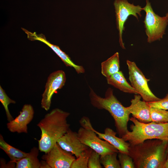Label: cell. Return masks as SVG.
I'll list each match as a JSON object with an SVG mask.
<instances>
[{"instance_id":"cell-1","label":"cell","mask_w":168,"mask_h":168,"mask_svg":"<svg viewBox=\"0 0 168 168\" xmlns=\"http://www.w3.org/2000/svg\"><path fill=\"white\" fill-rule=\"evenodd\" d=\"M168 141L148 139L130 145L128 155L136 168H163L167 156Z\"/></svg>"},{"instance_id":"cell-2","label":"cell","mask_w":168,"mask_h":168,"mask_svg":"<svg viewBox=\"0 0 168 168\" xmlns=\"http://www.w3.org/2000/svg\"><path fill=\"white\" fill-rule=\"evenodd\" d=\"M70 114L68 112L55 108L46 114L37 124L41 133L38 141L39 149L40 152H48L58 140L70 129V124L67 120Z\"/></svg>"},{"instance_id":"cell-3","label":"cell","mask_w":168,"mask_h":168,"mask_svg":"<svg viewBox=\"0 0 168 168\" xmlns=\"http://www.w3.org/2000/svg\"><path fill=\"white\" fill-rule=\"evenodd\" d=\"M89 96L91 105L98 109L108 111L113 118L117 132L121 138L128 131L127 125L130 113L119 101L110 88L106 91L105 97L98 95L90 87Z\"/></svg>"},{"instance_id":"cell-4","label":"cell","mask_w":168,"mask_h":168,"mask_svg":"<svg viewBox=\"0 0 168 168\" xmlns=\"http://www.w3.org/2000/svg\"><path fill=\"white\" fill-rule=\"evenodd\" d=\"M133 124L128 131L122 137L130 145H134L148 139H158L168 141V122L149 123L140 122L134 117L129 119Z\"/></svg>"},{"instance_id":"cell-5","label":"cell","mask_w":168,"mask_h":168,"mask_svg":"<svg viewBox=\"0 0 168 168\" xmlns=\"http://www.w3.org/2000/svg\"><path fill=\"white\" fill-rule=\"evenodd\" d=\"M146 5L142 8L146 12L144 23L147 42L151 43L162 39L168 23V18L161 17L154 12L149 0H146Z\"/></svg>"},{"instance_id":"cell-6","label":"cell","mask_w":168,"mask_h":168,"mask_svg":"<svg viewBox=\"0 0 168 168\" xmlns=\"http://www.w3.org/2000/svg\"><path fill=\"white\" fill-rule=\"evenodd\" d=\"M79 123L81 127L79 129L77 133L79 138L83 143L98 153L100 156L119 152L108 142L100 138L96 133L81 119Z\"/></svg>"},{"instance_id":"cell-7","label":"cell","mask_w":168,"mask_h":168,"mask_svg":"<svg viewBox=\"0 0 168 168\" xmlns=\"http://www.w3.org/2000/svg\"><path fill=\"white\" fill-rule=\"evenodd\" d=\"M128 70L129 79L132 86L143 100L147 102L158 101V98L152 92L148 85L149 79L146 78L134 62L126 61Z\"/></svg>"},{"instance_id":"cell-8","label":"cell","mask_w":168,"mask_h":168,"mask_svg":"<svg viewBox=\"0 0 168 168\" xmlns=\"http://www.w3.org/2000/svg\"><path fill=\"white\" fill-rule=\"evenodd\" d=\"M115 9L117 28L119 31V42L121 47L125 49L122 39V34L124 30V25L128 17L131 15L138 20L137 14L141 17L142 8L139 5H134L129 3L127 0H115L114 2Z\"/></svg>"},{"instance_id":"cell-9","label":"cell","mask_w":168,"mask_h":168,"mask_svg":"<svg viewBox=\"0 0 168 168\" xmlns=\"http://www.w3.org/2000/svg\"><path fill=\"white\" fill-rule=\"evenodd\" d=\"M41 158L50 168H70L76 157L70 152L63 149L57 143Z\"/></svg>"},{"instance_id":"cell-10","label":"cell","mask_w":168,"mask_h":168,"mask_svg":"<svg viewBox=\"0 0 168 168\" xmlns=\"http://www.w3.org/2000/svg\"><path fill=\"white\" fill-rule=\"evenodd\" d=\"M66 80L65 73L62 70L55 71L49 75L42 95L41 104L42 108L46 111L49 109L53 95L57 90L63 87Z\"/></svg>"},{"instance_id":"cell-11","label":"cell","mask_w":168,"mask_h":168,"mask_svg":"<svg viewBox=\"0 0 168 168\" xmlns=\"http://www.w3.org/2000/svg\"><path fill=\"white\" fill-rule=\"evenodd\" d=\"M34 114V110L31 105H24L20 112V114L7 123L8 129L12 133H27V125L32 120Z\"/></svg>"},{"instance_id":"cell-12","label":"cell","mask_w":168,"mask_h":168,"mask_svg":"<svg viewBox=\"0 0 168 168\" xmlns=\"http://www.w3.org/2000/svg\"><path fill=\"white\" fill-rule=\"evenodd\" d=\"M57 143L63 149L71 153L76 158L89 147L81 141L77 132L70 129L58 140Z\"/></svg>"},{"instance_id":"cell-13","label":"cell","mask_w":168,"mask_h":168,"mask_svg":"<svg viewBox=\"0 0 168 168\" xmlns=\"http://www.w3.org/2000/svg\"><path fill=\"white\" fill-rule=\"evenodd\" d=\"M22 29L26 34L29 40L39 41L49 47L60 57L67 67H73L78 74L84 73L85 69L82 66L74 63L68 55L62 51L58 46L50 43L44 35L42 34H37L35 32H32L24 28Z\"/></svg>"},{"instance_id":"cell-14","label":"cell","mask_w":168,"mask_h":168,"mask_svg":"<svg viewBox=\"0 0 168 168\" xmlns=\"http://www.w3.org/2000/svg\"><path fill=\"white\" fill-rule=\"evenodd\" d=\"M81 119L92 129L100 138L108 142L115 148L119 152L128 154L130 144L125 141L122 138L116 137V133L112 129L109 128H106L104 130V133H100L93 128L88 118L84 116Z\"/></svg>"},{"instance_id":"cell-15","label":"cell","mask_w":168,"mask_h":168,"mask_svg":"<svg viewBox=\"0 0 168 168\" xmlns=\"http://www.w3.org/2000/svg\"><path fill=\"white\" fill-rule=\"evenodd\" d=\"M141 96L135 94L131 100V105L126 107L127 110L133 117L139 121L144 123L152 122L150 116V106L147 102L141 101Z\"/></svg>"},{"instance_id":"cell-16","label":"cell","mask_w":168,"mask_h":168,"mask_svg":"<svg viewBox=\"0 0 168 168\" xmlns=\"http://www.w3.org/2000/svg\"><path fill=\"white\" fill-rule=\"evenodd\" d=\"M106 79L108 84L123 92L138 94L137 91L127 82L121 71H119Z\"/></svg>"},{"instance_id":"cell-17","label":"cell","mask_w":168,"mask_h":168,"mask_svg":"<svg viewBox=\"0 0 168 168\" xmlns=\"http://www.w3.org/2000/svg\"><path fill=\"white\" fill-rule=\"evenodd\" d=\"M39 149L33 147L26 157L15 162L16 168H40V161L38 158Z\"/></svg>"},{"instance_id":"cell-18","label":"cell","mask_w":168,"mask_h":168,"mask_svg":"<svg viewBox=\"0 0 168 168\" xmlns=\"http://www.w3.org/2000/svg\"><path fill=\"white\" fill-rule=\"evenodd\" d=\"M101 73L106 78L119 71L120 62L118 52H116L101 63Z\"/></svg>"},{"instance_id":"cell-19","label":"cell","mask_w":168,"mask_h":168,"mask_svg":"<svg viewBox=\"0 0 168 168\" xmlns=\"http://www.w3.org/2000/svg\"><path fill=\"white\" fill-rule=\"evenodd\" d=\"M0 148L8 156L10 162H15L26 156L28 153L22 151L14 147L7 143L4 139L2 135H0Z\"/></svg>"},{"instance_id":"cell-20","label":"cell","mask_w":168,"mask_h":168,"mask_svg":"<svg viewBox=\"0 0 168 168\" xmlns=\"http://www.w3.org/2000/svg\"><path fill=\"white\" fill-rule=\"evenodd\" d=\"M118 153L115 152L100 156L101 164L105 168H121L119 161L117 157Z\"/></svg>"},{"instance_id":"cell-21","label":"cell","mask_w":168,"mask_h":168,"mask_svg":"<svg viewBox=\"0 0 168 168\" xmlns=\"http://www.w3.org/2000/svg\"><path fill=\"white\" fill-rule=\"evenodd\" d=\"M92 150L89 147L84 151L73 161L70 168H88L89 158Z\"/></svg>"},{"instance_id":"cell-22","label":"cell","mask_w":168,"mask_h":168,"mask_svg":"<svg viewBox=\"0 0 168 168\" xmlns=\"http://www.w3.org/2000/svg\"><path fill=\"white\" fill-rule=\"evenodd\" d=\"M150 116L152 122L156 123L168 122V111L150 107Z\"/></svg>"},{"instance_id":"cell-23","label":"cell","mask_w":168,"mask_h":168,"mask_svg":"<svg viewBox=\"0 0 168 168\" xmlns=\"http://www.w3.org/2000/svg\"><path fill=\"white\" fill-rule=\"evenodd\" d=\"M0 101L5 110L7 120L8 122L11 121L14 119L9 112L8 106L11 103L15 104L16 102L7 96L1 86H0Z\"/></svg>"},{"instance_id":"cell-24","label":"cell","mask_w":168,"mask_h":168,"mask_svg":"<svg viewBox=\"0 0 168 168\" xmlns=\"http://www.w3.org/2000/svg\"><path fill=\"white\" fill-rule=\"evenodd\" d=\"M118 157L121 168H135L133 159L128 154L119 152Z\"/></svg>"},{"instance_id":"cell-25","label":"cell","mask_w":168,"mask_h":168,"mask_svg":"<svg viewBox=\"0 0 168 168\" xmlns=\"http://www.w3.org/2000/svg\"><path fill=\"white\" fill-rule=\"evenodd\" d=\"M100 157V156L98 153L93 150L89 158L88 168H102Z\"/></svg>"},{"instance_id":"cell-26","label":"cell","mask_w":168,"mask_h":168,"mask_svg":"<svg viewBox=\"0 0 168 168\" xmlns=\"http://www.w3.org/2000/svg\"><path fill=\"white\" fill-rule=\"evenodd\" d=\"M147 103L150 107L165 110H168V94L164 98L158 101Z\"/></svg>"},{"instance_id":"cell-27","label":"cell","mask_w":168,"mask_h":168,"mask_svg":"<svg viewBox=\"0 0 168 168\" xmlns=\"http://www.w3.org/2000/svg\"><path fill=\"white\" fill-rule=\"evenodd\" d=\"M40 168H50V167L45 161L43 160L40 161Z\"/></svg>"},{"instance_id":"cell-28","label":"cell","mask_w":168,"mask_h":168,"mask_svg":"<svg viewBox=\"0 0 168 168\" xmlns=\"http://www.w3.org/2000/svg\"><path fill=\"white\" fill-rule=\"evenodd\" d=\"M163 168H168V145L167 147V159L164 164Z\"/></svg>"},{"instance_id":"cell-29","label":"cell","mask_w":168,"mask_h":168,"mask_svg":"<svg viewBox=\"0 0 168 168\" xmlns=\"http://www.w3.org/2000/svg\"><path fill=\"white\" fill-rule=\"evenodd\" d=\"M166 16L168 18V12L166 14Z\"/></svg>"}]
</instances>
